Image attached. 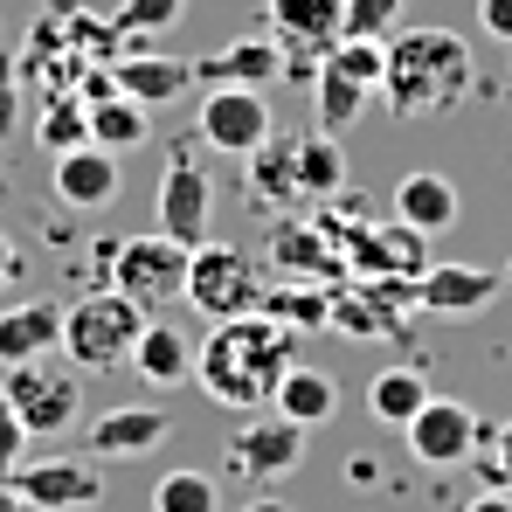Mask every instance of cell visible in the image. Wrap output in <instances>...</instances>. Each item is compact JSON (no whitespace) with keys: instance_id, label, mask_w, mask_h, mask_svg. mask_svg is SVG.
I'll use <instances>...</instances> for the list:
<instances>
[{"instance_id":"cell-1","label":"cell","mask_w":512,"mask_h":512,"mask_svg":"<svg viewBox=\"0 0 512 512\" xmlns=\"http://www.w3.org/2000/svg\"><path fill=\"white\" fill-rule=\"evenodd\" d=\"M298 333H284L277 319L243 312V319H215V333L194 346V381L201 395H215L222 409H270L277 381L298 367Z\"/></svg>"},{"instance_id":"cell-2","label":"cell","mask_w":512,"mask_h":512,"mask_svg":"<svg viewBox=\"0 0 512 512\" xmlns=\"http://www.w3.org/2000/svg\"><path fill=\"white\" fill-rule=\"evenodd\" d=\"M471 97V42L450 28H409L388 42L381 111L388 118H443Z\"/></svg>"},{"instance_id":"cell-3","label":"cell","mask_w":512,"mask_h":512,"mask_svg":"<svg viewBox=\"0 0 512 512\" xmlns=\"http://www.w3.org/2000/svg\"><path fill=\"white\" fill-rule=\"evenodd\" d=\"M146 333V312L125 298V291H84L63 305V353L77 374H111V367H132V346Z\"/></svg>"},{"instance_id":"cell-4","label":"cell","mask_w":512,"mask_h":512,"mask_svg":"<svg viewBox=\"0 0 512 512\" xmlns=\"http://www.w3.org/2000/svg\"><path fill=\"white\" fill-rule=\"evenodd\" d=\"M263 270H256L250 250H236V243H201V250L187 256V298L180 305H194L201 319H243L263 305Z\"/></svg>"},{"instance_id":"cell-5","label":"cell","mask_w":512,"mask_h":512,"mask_svg":"<svg viewBox=\"0 0 512 512\" xmlns=\"http://www.w3.org/2000/svg\"><path fill=\"white\" fill-rule=\"evenodd\" d=\"M0 395L14 402V416L28 423V436H56V429L77 423L84 409V381L70 360H21V367H0Z\"/></svg>"},{"instance_id":"cell-6","label":"cell","mask_w":512,"mask_h":512,"mask_svg":"<svg viewBox=\"0 0 512 512\" xmlns=\"http://www.w3.org/2000/svg\"><path fill=\"white\" fill-rule=\"evenodd\" d=\"M187 256L194 250H180L173 236H125L118 250H111V291H125L146 319L160 312V305H180L187 298Z\"/></svg>"},{"instance_id":"cell-7","label":"cell","mask_w":512,"mask_h":512,"mask_svg":"<svg viewBox=\"0 0 512 512\" xmlns=\"http://www.w3.org/2000/svg\"><path fill=\"white\" fill-rule=\"evenodd\" d=\"M381 70H388L381 42H340L333 56H319V77H312V90H319V132L340 139L346 125L381 97Z\"/></svg>"},{"instance_id":"cell-8","label":"cell","mask_w":512,"mask_h":512,"mask_svg":"<svg viewBox=\"0 0 512 512\" xmlns=\"http://www.w3.org/2000/svg\"><path fill=\"white\" fill-rule=\"evenodd\" d=\"M305 464V429L284 423V416H250V423L229 429V443H222V471L236 478V485H277V478H291Z\"/></svg>"},{"instance_id":"cell-9","label":"cell","mask_w":512,"mask_h":512,"mask_svg":"<svg viewBox=\"0 0 512 512\" xmlns=\"http://www.w3.org/2000/svg\"><path fill=\"white\" fill-rule=\"evenodd\" d=\"M423 312L416 277H360L333 284V333L346 340H402V319Z\"/></svg>"},{"instance_id":"cell-10","label":"cell","mask_w":512,"mask_h":512,"mask_svg":"<svg viewBox=\"0 0 512 512\" xmlns=\"http://www.w3.org/2000/svg\"><path fill=\"white\" fill-rule=\"evenodd\" d=\"M478 409L471 402H457V395H429L423 409L402 423L409 436V457L423 464V471H464L471 464V450H478Z\"/></svg>"},{"instance_id":"cell-11","label":"cell","mask_w":512,"mask_h":512,"mask_svg":"<svg viewBox=\"0 0 512 512\" xmlns=\"http://www.w3.org/2000/svg\"><path fill=\"white\" fill-rule=\"evenodd\" d=\"M0 478H14V492L35 512H84L104 499V471H97L90 450L84 457H35V464H14Z\"/></svg>"},{"instance_id":"cell-12","label":"cell","mask_w":512,"mask_h":512,"mask_svg":"<svg viewBox=\"0 0 512 512\" xmlns=\"http://www.w3.org/2000/svg\"><path fill=\"white\" fill-rule=\"evenodd\" d=\"M215 222V180L194 153H173L160 173V236H173L180 250H201Z\"/></svg>"},{"instance_id":"cell-13","label":"cell","mask_w":512,"mask_h":512,"mask_svg":"<svg viewBox=\"0 0 512 512\" xmlns=\"http://www.w3.org/2000/svg\"><path fill=\"white\" fill-rule=\"evenodd\" d=\"M194 132L215 146V153H236V160H250L256 146L277 132L270 125V104H263V90H236V84H215L201 97V118H194Z\"/></svg>"},{"instance_id":"cell-14","label":"cell","mask_w":512,"mask_h":512,"mask_svg":"<svg viewBox=\"0 0 512 512\" xmlns=\"http://www.w3.org/2000/svg\"><path fill=\"white\" fill-rule=\"evenodd\" d=\"M423 229H409V222H353V229H340V250H346V270L353 277H423Z\"/></svg>"},{"instance_id":"cell-15","label":"cell","mask_w":512,"mask_h":512,"mask_svg":"<svg viewBox=\"0 0 512 512\" xmlns=\"http://www.w3.org/2000/svg\"><path fill=\"white\" fill-rule=\"evenodd\" d=\"M263 21L298 56H333L346 42V0H263Z\"/></svg>"},{"instance_id":"cell-16","label":"cell","mask_w":512,"mask_h":512,"mask_svg":"<svg viewBox=\"0 0 512 512\" xmlns=\"http://www.w3.org/2000/svg\"><path fill=\"white\" fill-rule=\"evenodd\" d=\"M416 291H423V312H443V319H478V312L506 291V277H499V270H485V263H429L423 277H416Z\"/></svg>"},{"instance_id":"cell-17","label":"cell","mask_w":512,"mask_h":512,"mask_svg":"<svg viewBox=\"0 0 512 512\" xmlns=\"http://www.w3.org/2000/svg\"><path fill=\"white\" fill-rule=\"evenodd\" d=\"M270 270L277 277H291V284H340L346 277V250L333 229H305V222H284L277 229V243H270Z\"/></svg>"},{"instance_id":"cell-18","label":"cell","mask_w":512,"mask_h":512,"mask_svg":"<svg viewBox=\"0 0 512 512\" xmlns=\"http://www.w3.org/2000/svg\"><path fill=\"white\" fill-rule=\"evenodd\" d=\"M173 436V416L160 402H125V409H104L97 423H90V457L104 464V457H146V450H160Z\"/></svg>"},{"instance_id":"cell-19","label":"cell","mask_w":512,"mask_h":512,"mask_svg":"<svg viewBox=\"0 0 512 512\" xmlns=\"http://www.w3.org/2000/svg\"><path fill=\"white\" fill-rule=\"evenodd\" d=\"M194 84H236V90H263V84H284V42L277 35H250V42H229L215 56L194 63Z\"/></svg>"},{"instance_id":"cell-20","label":"cell","mask_w":512,"mask_h":512,"mask_svg":"<svg viewBox=\"0 0 512 512\" xmlns=\"http://www.w3.org/2000/svg\"><path fill=\"white\" fill-rule=\"evenodd\" d=\"M42 353H63V305L56 298H14L0 312V367L42 360Z\"/></svg>"},{"instance_id":"cell-21","label":"cell","mask_w":512,"mask_h":512,"mask_svg":"<svg viewBox=\"0 0 512 512\" xmlns=\"http://www.w3.org/2000/svg\"><path fill=\"white\" fill-rule=\"evenodd\" d=\"M56 201L63 208H111L118 201V153H104V146H70V153H56Z\"/></svg>"},{"instance_id":"cell-22","label":"cell","mask_w":512,"mask_h":512,"mask_svg":"<svg viewBox=\"0 0 512 512\" xmlns=\"http://www.w3.org/2000/svg\"><path fill=\"white\" fill-rule=\"evenodd\" d=\"M457 208H464V194H457V180L450 173H402L395 180V222H409V229H423V236H443V229H457Z\"/></svg>"},{"instance_id":"cell-23","label":"cell","mask_w":512,"mask_h":512,"mask_svg":"<svg viewBox=\"0 0 512 512\" xmlns=\"http://www.w3.org/2000/svg\"><path fill=\"white\" fill-rule=\"evenodd\" d=\"M291 201H305V187H298V139L291 132H270L250 153V208H270L277 215Z\"/></svg>"},{"instance_id":"cell-24","label":"cell","mask_w":512,"mask_h":512,"mask_svg":"<svg viewBox=\"0 0 512 512\" xmlns=\"http://www.w3.org/2000/svg\"><path fill=\"white\" fill-rule=\"evenodd\" d=\"M132 374L146 381V388H180V381H194V340L167 326V319H146V333L132 346Z\"/></svg>"},{"instance_id":"cell-25","label":"cell","mask_w":512,"mask_h":512,"mask_svg":"<svg viewBox=\"0 0 512 512\" xmlns=\"http://www.w3.org/2000/svg\"><path fill=\"white\" fill-rule=\"evenodd\" d=\"M270 409H277L284 423H298V429H319V423L340 416V381H333L326 367H291V374L277 381Z\"/></svg>"},{"instance_id":"cell-26","label":"cell","mask_w":512,"mask_h":512,"mask_svg":"<svg viewBox=\"0 0 512 512\" xmlns=\"http://www.w3.org/2000/svg\"><path fill=\"white\" fill-rule=\"evenodd\" d=\"M111 77H118L125 97H139L146 111H160V104H173V97L194 90V63H180V56H118Z\"/></svg>"},{"instance_id":"cell-27","label":"cell","mask_w":512,"mask_h":512,"mask_svg":"<svg viewBox=\"0 0 512 512\" xmlns=\"http://www.w3.org/2000/svg\"><path fill=\"white\" fill-rule=\"evenodd\" d=\"M263 319H277L284 333H319V326H333V284H277V291H263V305H256Z\"/></svg>"},{"instance_id":"cell-28","label":"cell","mask_w":512,"mask_h":512,"mask_svg":"<svg viewBox=\"0 0 512 512\" xmlns=\"http://www.w3.org/2000/svg\"><path fill=\"white\" fill-rule=\"evenodd\" d=\"M153 139V111L139 104V97H104V104H90V146H104V153H132V146H146Z\"/></svg>"},{"instance_id":"cell-29","label":"cell","mask_w":512,"mask_h":512,"mask_svg":"<svg viewBox=\"0 0 512 512\" xmlns=\"http://www.w3.org/2000/svg\"><path fill=\"white\" fill-rule=\"evenodd\" d=\"M298 139V187H305V201H333L346 187V153L333 132H291Z\"/></svg>"},{"instance_id":"cell-30","label":"cell","mask_w":512,"mask_h":512,"mask_svg":"<svg viewBox=\"0 0 512 512\" xmlns=\"http://www.w3.org/2000/svg\"><path fill=\"white\" fill-rule=\"evenodd\" d=\"M429 402V374L423 367H381L374 374V388H367V416H381V423H409L416 409Z\"/></svg>"},{"instance_id":"cell-31","label":"cell","mask_w":512,"mask_h":512,"mask_svg":"<svg viewBox=\"0 0 512 512\" xmlns=\"http://www.w3.org/2000/svg\"><path fill=\"white\" fill-rule=\"evenodd\" d=\"M153 512H222V485L208 471H160L153 478Z\"/></svg>"},{"instance_id":"cell-32","label":"cell","mask_w":512,"mask_h":512,"mask_svg":"<svg viewBox=\"0 0 512 512\" xmlns=\"http://www.w3.org/2000/svg\"><path fill=\"white\" fill-rule=\"evenodd\" d=\"M187 21V0H125L118 14H111V28H118V42H146V35H167Z\"/></svg>"},{"instance_id":"cell-33","label":"cell","mask_w":512,"mask_h":512,"mask_svg":"<svg viewBox=\"0 0 512 512\" xmlns=\"http://www.w3.org/2000/svg\"><path fill=\"white\" fill-rule=\"evenodd\" d=\"M471 457H478L471 471L485 478V492H512V416L478 429V450H471Z\"/></svg>"},{"instance_id":"cell-34","label":"cell","mask_w":512,"mask_h":512,"mask_svg":"<svg viewBox=\"0 0 512 512\" xmlns=\"http://www.w3.org/2000/svg\"><path fill=\"white\" fill-rule=\"evenodd\" d=\"M402 21V0H346V42H381Z\"/></svg>"},{"instance_id":"cell-35","label":"cell","mask_w":512,"mask_h":512,"mask_svg":"<svg viewBox=\"0 0 512 512\" xmlns=\"http://www.w3.org/2000/svg\"><path fill=\"white\" fill-rule=\"evenodd\" d=\"M42 146H49V153L90 146V104H84V97H77V104H56V111H49V125H42Z\"/></svg>"},{"instance_id":"cell-36","label":"cell","mask_w":512,"mask_h":512,"mask_svg":"<svg viewBox=\"0 0 512 512\" xmlns=\"http://www.w3.org/2000/svg\"><path fill=\"white\" fill-rule=\"evenodd\" d=\"M28 443H35V436H28V423H21V416H14V402L0 395V471H14V464L28 457Z\"/></svg>"},{"instance_id":"cell-37","label":"cell","mask_w":512,"mask_h":512,"mask_svg":"<svg viewBox=\"0 0 512 512\" xmlns=\"http://www.w3.org/2000/svg\"><path fill=\"white\" fill-rule=\"evenodd\" d=\"M21 125V63L0 49V139Z\"/></svg>"},{"instance_id":"cell-38","label":"cell","mask_w":512,"mask_h":512,"mask_svg":"<svg viewBox=\"0 0 512 512\" xmlns=\"http://www.w3.org/2000/svg\"><path fill=\"white\" fill-rule=\"evenodd\" d=\"M478 28L492 42H512V0H478Z\"/></svg>"},{"instance_id":"cell-39","label":"cell","mask_w":512,"mask_h":512,"mask_svg":"<svg viewBox=\"0 0 512 512\" xmlns=\"http://www.w3.org/2000/svg\"><path fill=\"white\" fill-rule=\"evenodd\" d=\"M14 277H21V250H14V236L0 229V291H7Z\"/></svg>"},{"instance_id":"cell-40","label":"cell","mask_w":512,"mask_h":512,"mask_svg":"<svg viewBox=\"0 0 512 512\" xmlns=\"http://www.w3.org/2000/svg\"><path fill=\"white\" fill-rule=\"evenodd\" d=\"M464 512H512V492H478Z\"/></svg>"},{"instance_id":"cell-41","label":"cell","mask_w":512,"mask_h":512,"mask_svg":"<svg viewBox=\"0 0 512 512\" xmlns=\"http://www.w3.org/2000/svg\"><path fill=\"white\" fill-rule=\"evenodd\" d=\"M229 512H291V506H284V499H270V492H250L243 506H229Z\"/></svg>"},{"instance_id":"cell-42","label":"cell","mask_w":512,"mask_h":512,"mask_svg":"<svg viewBox=\"0 0 512 512\" xmlns=\"http://www.w3.org/2000/svg\"><path fill=\"white\" fill-rule=\"evenodd\" d=\"M0 512H35L21 492H14V478H0Z\"/></svg>"},{"instance_id":"cell-43","label":"cell","mask_w":512,"mask_h":512,"mask_svg":"<svg viewBox=\"0 0 512 512\" xmlns=\"http://www.w3.org/2000/svg\"><path fill=\"white\" fill-rule=\"evenodd\" d=\"M506 291H512V270H506Z\"/></svg>"}]
</instances>
